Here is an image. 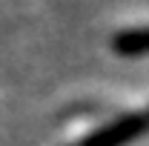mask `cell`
I'll return each instance as SVG.
<instances>
[{"label": "cell", "mask_w": 149, "mask_h": 146, "mask_svg": "<svg viewBox=\"0 0 149 146\" xmlns=\"http://www.w3.org/2000/svg\"><path fill=\"white\" fill-rule=\"evenodd\" d=\"M112 49L123 57H141L149 55V26L143 29H126V32H118L112 37Z\"/></svg>", "instance_id": "obj_2"}, {"label": "cell", "mask_w": 149, "mask_h": 146, "mask_svg": "<svg viewBox=\"0 0 149 146\" xmlns=\"http://www.w3.org/2000/svg\"><path fill=\"white\" fill-rule=\"evenodd\" d=\"M146 132H149V109L129 112V115H120L118 120H112L109 126H100L97 132L86 135L77 146H126Z\"/></svg>", "instance_id": "obj_1"}]
</instances>
